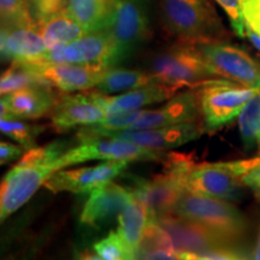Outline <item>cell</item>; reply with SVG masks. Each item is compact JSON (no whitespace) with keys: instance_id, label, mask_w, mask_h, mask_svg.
Instances as JSON below:
<instances>
[{"instance_id":"obj_1","label":"cell","mask_w":260,"mask_h":260,"mask_svg":"<svg viewBox=\"0 0 260 260\" xmlns=\"http://www.w3.org/2000/svg\"><path fill=\"white\" fill-rule=\"evenodd\" d=\"M63 153V145L58 142L25 152L0 181V224L23 207L51 175L58 171L56 160Z\"/></svg>"},{"instance_id":"obj_2","label":"cell","mask_w":260,"mask_h":260,"mask_svg":"<svg viewBox=\"0 0 260 260\" xmlns=\"http://www.w3.org/2000/svg\"><path fill=\"white\" fill-rule=\"evenodd\" d=\"M162 27L180 44L200 45L226 38L210 0H158Z\"/></svg>"},{"instance_id":"obj_3","label":"cell","mask_w":260,"mask_h":260,"mask_svg":"<svg viewBox=\"0 0 260 260\" xmlns=\"http://www.w3.org/2000/svg\"><path fill=\"white\" fill-rule=\"evenodd\" d=\"M159 83L198 88L201 84L213 79H219L218 74L205 59L195 45L180 44L159 52L152 58L151 71Z\"/></svg>"},{"instance_id":"obj_4","label":"cell","mask_w":260,"mask_h":260,"mask_svg":"<svg viewBox=\"0 0 260 260\" xmlns=\"http://www.w3.org/2000/svg\"><path fill=\"white\" fill-rule=\"evenodd\" d=\"M172 213L193 220L213 232L240 242L248 229L243 213L230 201L184 191Z\"/></svg>"},{"instance_id":"obj_5","label":"cell","mask_w":260,"mask_h":260,"mask_svg":"<svg viewBox=\"0 0 260 260\" xmlns=\"http://www.w3.org/2000/svg\"><path fill=\"white\" fill-rule=\"evenodd\" d=\"M105 30L115 44V65L128 59L151 37L148 0H116Z\"/></svg>"},{"instance_id":"obj_6","label":"cell","mask_w":260,"mask_h":260,"mask_svg":"<svg viewBox=\"0 0 260 260\" xmlns=\"http://www.w3.org/2000/svg\"><path fill=\"white\" fill-rule=\"evenodd\" d=\"M258 90L223 77L210 80L198 87L205 130H216L232 122Z\"/></svg>"},{"instance_id":"obj_7","label":"cell","mask_w":260,"mask_h":260,"mask_svg":"<svg viewBox=\"0 0 260 260\" xmlns=\"http://www.w3.org/2000/svg\"><path fill=\"white\" fill-rule=\"evenodd\" d=\"M168 154L162 151L147 148L133 142L110 138H92L81 141L76 147L64 152L57 158L58 170L89 160L158 161L165 160Z\"/></svg>"},{"instance_id":"obj_8","label":"cell","mask_w":260,"mask_h":260,"mask_svg":"<svg viewBox=\"0 0 260 260\" xmlns=\"http://www.w3.org/2000/svg\"><path fill=\"white\" fill-rule=\"evenodd\" d=\"M158 222L170 235L180 259H190L200 253L216 249H243L241 242L233 241L201 224L175 213L162 214Z\"/></svg>"},{"instance_id":"obj_9","label":"cell","mask_w":260,"mask_h":260,"mask_svg":"<svg viewBox=\"0 0 260 260\" xmlns=\"http://www.w3.org/2000/svg\"><path fill=\"white\" fill-rule=\"evenodd\" d=\"M31 63H69L115 67V44L107 30L88 32L70 44L51 48Z\"/></svg>"},{"instance_id":"obj_10","label":"cell","mask_w":260,"mask_h":260,"mask_svg":"<svg viewBox=\"0 0 260 260\" xmlns=\"http://www.w3.org/2000/svg\"><path fill=\"white\" fill-rule=\"evenodd\" d=\"M219 77L260 89V61L242 48L224 41L195 45Z\"/></svg>"},{"instance_id":"obj_11","label":"cell","mask_w":260,"mask_h":260,"mask_svg":"<svg viewBox=\"0 0 260 260\" xmlns=\"http://www.w3.org/2000/svg\"><path fill=\"white\" fill-rule=\"evenodd\" d=\"M184 190L204 197L235 201L242 191V182L233 172L228 161L203 162L193 161L182 176Z\"/></svg>"},{"instance_id":"obj_12","label":"cell","mask_w":260,"mask_h":260,"mask_svg":"<svg viewBox=\"0 0 260 260\" xmlns=\"http://www.w3.org/2000/svg\"><path fill=\"white\" fill-rule=\"evenodd\" d=\"M205 128L198 122L182 123L169 126H160V128L149 129H123L117 132H102L96 134L81 136L80 141L92 138H110L124 141L133 142V144L144 146L147 148L164 149L176 148L188 142L194 141L203 135Z\"/></svg>"},{"instance_id":"obj_13","label":"cell","mask_w":260,"mask_h":260,"mask_svg":"<svg viewBox=\"0 0 260 260\" xmlns=\"http://www.w3.org/2000/svg\"><path fill=\"white\" fill-rule=\"evenodd\" d=\"M183 174L174 167L165 165L164 172L151 180H136L133 194L145 204L148 218H159L172 213L178 199L184 193L182 183Z\"/></svg>"},{"instance_id":"obj_14","label":"cell","mask_w":260,"mask_h":260,"mask_svg":"<svg viewBox=\"0 0 260 260\" xmlns=\"http://www.w3.org/2000/svg\"><path fill=\"white\" fill-rule=\"evenodd\" d=\"M24 61V60H21ZM47 86L60 92H83L95 88L105 71L102 65L69 63H31L24 61Z\"/></svg>"},{"instance_id":"obj_15","label":"cell","mask_w":260,"mask_h":260,"mask_svg":"<svg viewBox=\"0 0 260 260\" xmlns=\"http://www.w3.org/2000/svg\"><path fill=\"white\" fill-rule=\"evenodd\" d=\"M126 160H105L95 167L58 170L45 182L44 187L52 193L69 191V193H90L95 188L103 186L119 176L128 168Z\"/></svg>"},{"instance_id":"obj_16","label":"cell","mask_w":260,"mask_h":260,"mask_svg":"<svg viewBox=\"0 0 260 260\" xmlns=\"http://www.w3.org/2000/svg\"><path fill=\"white\" fill-rule=\"evenodd\" d=\"M201 117L198 92L190 88L175 94L164 105L153 110H142L136 122L128 129H149L182 123L198 122Z\"/></svg>"},{"instance_id":"obj_17","label":"cell","mask_w":260,"mask_h":260,"mask_svg":"<svg viewBox=\"0 0 260 260\" xmlns=\"http://www.w3.org/2000/svg\"><path fill=\"white\" fill-rule=\"evenodd\" d=\"M105 117L103 107L93 99L89 92L61 94L57 96L51 111L52 125L57 132L98 124Z\"/></svg>"},{"instance_id":"obj_18","label":"cell","mask_w":260,"mask_h":260,"mask_svg":"<svg viewBox=\"0 0 260 260\" xmlns=\"http://www.w3.org/2000/svg\"><path fill=\"white\" fill-rule=\"evenodd\" d=\"M133 197L132 189H126L112 181L107 182L90 191L81 212L80 222L93 229H102L118 217Z\"/></svg>"},{"instance_id":"obj_19","label":"cell","mask_w":260,"mask_h":260,"mask_svg":"<svg viewBox=\"0 0 260 260\" xmlns=\"http://www.w3.org/2000/svg\"><path fill=\"white\" fill-rule=\"evenodd\" d=\"M178 90L181 89L175 86H169L164 83H152L139 87L136 89L128 90L119 95H110V94L100 93L98 90L89 93L93 99L103 107L106 115H110V113L116 112L135 111V110L144 109L145 106L162 103L177 94Z\"/></svg>"},{"instance_id":"obj_20","label":"cell","mask_w":260,"mask_h":260,"mask_svg":"<svg viewBox=\"0 0 260 260\" xmlns=\"http://www.w3.org/2000/svg\"><path fill=\"white\" fill-rule=\"evenodd\" d=\"M46 51L48 47L37 25L5 24L0 27V58L29 60Z\"/></svg>"},{"instance_id":"obj_21","label":"cell","mask_w":260,"mask_h":260,"mask_svg":"<svg viewBox=\"0 0 260 260\" xmlns=\"http://www.w3.org/2000/svg\"><path fill=\"white\" fill-rule=\"evenodd\" d=\"M10 111L16 118L38 119L51 113L57 96L50 86L28 87L4 95Z\"/></svg>"},{"instance_id":"obj_22","label":"cell","mask_w":260,"mask_h":260,"mask_svg":"<svg viewBox=\"0 0 260 260\" xmlns=\"http://www.w3.org/2000/svg\"><path fill=\"white\" fill-rule=\"evenodd\" d=\"M117 220H118L117 233L128 248L132 258L136 259L140 243L148 222V212L145 204L134 195L122 210V212L118 214Z\"/></svg>"},{"instance_id":"obj_23","label":"cell","mask_w":260,"mask_h":260,"mask_svg":"<svg viewBox=\"0 0 260 260\" xmlns=\"http://www.w3.org/2000/svg\"><path fill=\"white\" fill-rule=\"evenodd\" d=\"M116 0H65V10L87 32L104 30Z\"/></svg>"},{"instance_id":"obj_24","label":"cell","mask_w":260,"mask_h":260,"mask_svg":"<svg viewBox=\"0 0 260 260\" xmlns=\"http://www.w3.org/2000/svg\"><path fill=\"white\" fill-rule=\"evenodd\" d=\"M37 28L46 42L48 50L60 45L70 44L88 34L86 29L74 17H71L65 9L44 21L38 22Z\"/></svg>"},{"instance_id":"obj_25","label":"cell","mask_w":260,"mask_h":260,"mask_svg":"<svg viewBox=\"0 0 260 260\" xmlns=\"http://www.w3.org/2000/svg\"><path fill=\"white\" fill-rule=\"evenodd\" d=\"M136 259H180L170 235L158 219L148 218Z\"/></svg>"},{"instance_id":"obj_26","label":"cell","mask_w":260,"mask_h":260,"mask_svg":"<svg viewBox=\"0 0 260 260\" xmlns=\"http://www.w3.org/2000/svg\"><path fill=\"white\" fill-rule=\"evenodd\" d=\"M152 83H159V81L151 73L109 68L98 83L95 90L104 94L124 93Z\"/></svg>"},{"instance_id":"obj_27","label":"cell","mask_w":260,"mask_h":260,"mask_svg":"<svg viewBox=\"0 0 260 260\" xmlns=\"http://www.w3.org/2000/svg\"><path fill=\"white\" fill-rule=\"evenodd\" d=\"M42 80L32 71L29 65L21 60H12L4 73L0 75V96L8 95L28 87L42 86Z\"/></svg>"},{"instance_id":"obj_28","label":"cell","mask_w":260,"mask_h":260,"mask_svg":"<svg viewBox=\"0 0 260 260\" xmlns=\"http://www.w3.org/2000/svg\"><path fill=\"white\" fill-rule=\"evenodd\" d=\"M237 117L242 144L248 151L255 145L260 128V90L248 100Z\"/></svg>"},{"instance_id":"obj_29","label":"cell","mask_w":260,"mask_h":260,"mask_svg":"<svg viewBox=\"0 0 260 260\" xmlns=\"http://www.w3.org/2000/svg\"><path fill=\"white\" fill-rule=\"evenodd\" d=\"M16 117H0V133L15 140L23 148L34 147L35 140L45 130L44 125H34L15 119Z\"/></svg>"},{"instance_id":"obj_30","label":"cell","mask_w":260,"mask_h":260,"mask_svg":"<svg viewBox=\"0 0 260 260\" xmlns=\"http://www.w3.org/2000/svg\"><path fill=\"white\" fill-rule=\"evenodd\" d=\"M0 21L5 24L37 25L28 0H0Z\"/></svg>"},{"instance_id":"obj_31","label":"cell","mask_w":260,"mask_h":260,"mask_svg":"<svg viewBox=\"0 0 260 260\" xmlns=\"http://www.w3.org/2000/svg\"><path fill=\"white\" fill-rule=\"evenodd\" d=\"M245 34L260 52V0H239Z\"/></svg>"},{"instance_id":"obj_32","label":"cell","mask_w":260,"mask_h":260,"mask_svg":"<svg viewBox=\"0 0 260 260\" xmlns=\"http://www.w3.org/2000/svg\"><path fill=\"white\" fill-rule=\"evenodd\" d=\"M94 254L98 259L126 260L133 259L124 242L117 232H110L109 235L93 245Z\"/></svg>"},{"instance_id":"obj_33","label":"cell","mask_w":260,"mask_h":260,"mask_svg":"<svg viewBox=\"0 0 260 260\" xmlns=\"http://www.w3.org/2000/svg\"><path fill=\"white\" fill-rule=\"evenodd\" d=\"M29 8L35 22H41L63 11L65 0H28Z\"/></svg>"},{"instance_id":"obj_34","label":"cell","mask_w":260,"mask_h":260,"mask_svg":"<svg viewBox=\"0 0 260 260\" xmlns=\"http://www.w3.org/2000/svg\"><path fill=\"white\" fill-rule=\"evenodd\" d=\"M214 2L224 10L229 18L230 24H232L233 30L235 31L237 37L245 38V24H243L239 0H214Z\"/></svg>"},{"instance_id":"obj_35","label":"cell","mask_w":260,"mask_h":260,"mask_svg":"<svg viewBox=\"0 0 260 260\" xmlns=\"http://www.w3.org/2000/svg\"><path fill=\"white\" fill-rule=\"evenodd\" d=\"M23 147L9 142H0V165L15 160L23 154Z\"/></svg>"},{"instance_id":"obj_36","label":"cell","mask_w":260,"mask_h":260,"mask_svg":"<svg viewBox=\"0 0 260 260\" xmlns=\"http://www.w3.org/2000/svg\"><path fill=\"white\" fill-rule=\"evenodd\" d=\"M241 182L245 187L251 188L256 195L260 194V162L248 170L241 177Z\"/></svg>"},{"instance_id":"obj_37","label":"cell","mask_w":260,"mask_h":260,"mask_svg":"<svg viewBox=\"0 0 260 260\" xmlns=\"http://www.w3.org/2000/svg\"><path fill=\"white\" fill-rule=\"evenodd\" d=\"M0 117H14L10 111L8 104H6L4 96H0Z\"/></svg>"},{"instance_id":"obj_38","label":"cell","mask_w":260,"mask_h":260,"mask_svg":"<svg viewBox=\"0 0 260 260\" xmlns=\"http://www.w3.org/2000/svg\"><path fill=\"white\" fill-rule=\"evenodd\" d=\"M249 259H255V260H260V232H259V236L258 240H256V243L254 246V249L251 253V258Z\"/></svg>"},{"instance_id":"obj_39","label":"cell","mask_w":260,"mask_h":260,"mask_svg":"<svg viewBox=\"0 0 260 260\" xmlns=\"http://www.w3.org/2000/svg\"><path fill=\"white\" fill-rule=\"evenodd\" d=\"M256 144H258V146H259V151H260V128H259L258 134H256Z\"/></svg>"},{"instance_id":"obj_40","label":"cell","mask_w":260,"mask_h":260,"mask_svg":"<svg viewBox=\"0 0 260 260\" xmlns=\"http://www.w3.org/2000/svg\"><path fill=\"white\" fill-rule=\"evenodd\" d=\"M258 197H259V198H260V194H259V195H258Z\"/></svg>"}]
</instances>
